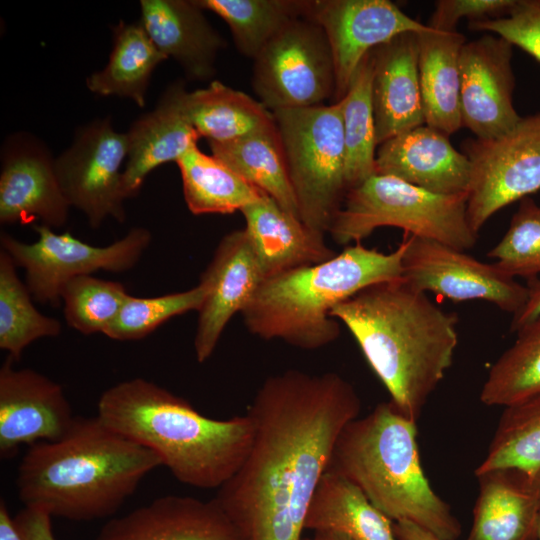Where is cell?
Wrapping results in <instances>:
<instances>
[{
  "mask_svg": "<svg viewBox=\"0 0 540 540\" xmlns=\"http://www.w3.org/2000/svg\"><path fill=\"white\" fill-rule=\"evenodd\" d=\"M360 410L355 388L335 372L290 369L261 384L247 409L251 449L214 497L245 540H301L335 443Z\"/></svg>",
  "mask_w": 540,
  "mask_h": 540,
  "instance_id": "6da1fadb",
  "label": "cell"
},
{
  "mask_svg": "<svg viewBox=\"0 0 540 540\" xmlns=\"http://www.w3.org/2000/svg\"><path fill=\"white\" fill-rule=\"evenodd\" d=\"M330 315L355 338L390 401L417 422L453 363L457 314L400 279L364 288Z\"/></svg>",
  "mask_w": 540,
  "mask_h": 540,
  "instance_id": "7a4b0ae2",
  "label": "cell"
},
{
  "mask_svg": "<svg viewBox=\"0 0 540 540\" xmlns=\"http://www.w3.org/2000/svg\"><path fill=\"white\" fill-rule=\"evenodd\" d=\"M161 459L107 426L97 415L76 417L52 442L28 447L17 471L24 507L51 517L92 521L115 514Z\"/></svg>",
  "mask_w": 540,
  "mask_h": 540,
  "instance_id": "3957f363",
  "label": "cell"
},
{
  "mask_svg": "<svg viewBox=\"0 0 540 540\" xmlns=\"http://www.w3.org/2000/svg\"><path fill=\"white\" fill-rule=\"evenodd\" d=\"M97 416L110 428L155 452L181 483L219 489L244 462L254 425L246 412L209 418L158 384L133 378L105 390Z\"/></svg>",
  "mask_w": 540,
  "mask_h": 540,
  "instance_id": "277c9868",
  "label": "cell"
},
{
  "mask_svg": "<svg viewBox=\"0 0 540 540\" xmlns=\"http://www.w3.org/2000/svg\"><path fill=\"white\" fill-rule=\"evenodd\" d=\"M327 470L352 482L394 522H411L441 540L461 535L460 522L425 475L416 421L390 400L344 427Z\"/></svg>",
  "mask_w": 540,
  "mask_h": 540,
  "instance_id": "5b68a950",
  "label": "cell"
},
{
  "mask_svg": "<svg viewBox=\"0 0 540 540\" xmlns=\"http://www.w3.org/2000/svg\"><path fill=\"white\" fill-rule=\"evenodd\" d=\"M404 250V240L390 253L355 243L322 263L266 277L241 312L244 324L265 340L323 348L340 335L332 309L373 284L402 279Z\"/></svg>",
  "mask_w": 540,
  "mask_h": 540,
  "instance_id": "8992f818",
  "label": "cell"
},
{
  "mask_svg": "<svg viewBox=\"0 0 540 540\" xmlns=\"http://www.w3.org/2000/svg\"><path fill=\"white\" fill-rule=\"evenodd\" d=\"M467 196L435 194L374 173L347 191L328 233L346 247L361 243L379 227L391 226L465 251L478 237L467 220Z\"/></svg>",
  "mask_w": 540,
  "mask_h": 540,
  "instance_id": "52a82bcc",
  "label": "cell"
},
{
  "mask_svg": "<svg viewBox=\"0 0 540 540\" xmlns=\"http://www.w3.org/2000/svg\"><path fill=\"white\" fill-rule=\"evenodd\" d=\"M272 113L300 220L325 235L347 193L340 104L279 109Z\"/></svg>",
  "mask_w": 540,
  "mask_h": 540,
  "instance_id": "ba28073f",
  "label": "cell"
},
{
  "mask_svg": "<svg viewBox=\"0 0 540 540\" xmlns=\"http://www.w3.org/2000/svg\"><path fill=\"white\" fill-rule=\"evenodd\" d=\"M37 241L25 243L2 233L1 249L25 271V284L34 300L57 305L64 285L72 278L104 270H131L148 249L152 235L144 227L131 228L106 246L83 242L70 232L56 233L42 224L33 225Z\"/></svg>",
  "mask_w": 540,
  "mask_h": 540,
  "instance_id": "9c48e42d",
  "label": "cell"
},
{
  "mask_svg": "<svg viewBox=\"0 0 540 540\" xmlns=\"http://www.w3.org/2000/svg\"><path fill=\"white\" fill-rule=\"evenodd\" d=\"M253 60L252 88L271 112L334 98L331 48L322 27L309 17L290 22Z\"/></svg>",
  "mask_w": 540,
  "mask_h": 540,
  "instance_id": "30bf717a",
  "label": "cell"
},
{
  "mask_svg": "<svg viewBox=\"0 0 540 540\" xmlns=\"http://www.w3.org/2000/svg\"><path fill=\"white\" fill-rule=\"evenodd\" d=\"M461 146L470 163L467 220L478 235L499 210L540 190V111L501 136Z\"/></svg>",
  "mask_w": 540,
  "mask_h": 540,
  "instance_id": "8fae6325",
  "label": "cell"
},
{
  "mask_svg": "<svg viewBox=\"0 0 540 540\" xmlns=\"http://www.w3.org/2000/svg\"><path fill=\"white\" fill-rule=\"evenodd\" d=\"M402 279L411 287L454 302L484 301L515 314L528 288L495 263L481 262L444 243L405 234Z\"/></svg>",
  "mask_w": 540,
  "mask_h": 540,
  "instance_id": "7c38bea8",
  "label": "cell"
},
{
  "mask_svg": "<svg viewBox=\"0 0 540 540\" xmlns=\"http://www.w3.org/2000/svg\"><path fill=\"white\" fill-rule=\"evenodd\" d=\"M127 154V133L115 131L109 119H104L78 132L70 148L54 161L65 198L87 217L92 228L107 217L119 222L126 219L121 167Z\"/></svg>",
  "mask_w": 540,
  "mask_h": 540,
  "instance_id": "4fadbf2b",
  "label": "cell"
},
{
  "mask_svg": "<svg viewBox=\"0 0 540 540\" xmlns=\"http://www.w3.org/2000/svg\"><path fill=\"white\" fill-rule=\"evenodd\" d=\"M307 17L322 27L331 48L336 76L333 103L345 95L371 50L400 34L429 29L389 0H313Z\"/></svg>",
  "mask_w": 540,
  "mask_h": 540,
  "instance_id": "5bb4252c",
  "label": "cell"
},
{
  "mask_svg": "<svg viewBox=\"0 0 540 540\" xmlns=\"http://www.w3.org/2000/svg\"><path fill=\"white\" fill-rule=\"evenodd\" d=\"M513 45L491 33L466 42L460 52L461 125L476 138L510 131L521 119L513 103Z\"/></svg>",
  "mask_w": 540,
  "mask_h": 540,
  "instance_id": "9a60e30c",
  "label": "cell"
},
{
  "mask_svg": "<svg viewBox=\"0 0 540 540\" xmlns=\"http://www.w3.org/2000/svg\"><path fill=\"white\" fill-rule=\"evenodd\" d=\"M10 358L0 369V454L13 457L20 446L63 437L75 416L60 384Z\"/></svg>",
  "mask_w": 540,
  "mask_h": 540,
  "instance_id": "2e32d148",
  "label": "cell"
},
{
  "mask_svg": "<svg viewBox=\"0 0 540 540\" xmlns=\"http://www.w3.org/2000/svg\"><path fill=\"white\" fill-rule=\"evenodd\" d=\"M263 280L244 228L223 236L199 282L204 299L193 342L199 363L211 357L229 321L243 311Z\"/></svg>",
  "mask_w": 540,
  "mask_h": 540,
  "instance_id": "e0dca14e",
  "label": "cell"
},
{
  "mask_svg": "<svg viewBox=\"0 0 540 540\" xmlns=\"http://www.w3.org/2000/svg\"><path fill=\"white\" fill-rule=\"evenodd\" d=\"M94 540H245L215 498L166 495L109 520Z\"/></svg>",
  "mask_w": 540,
  "mask_h": 540,
  "instance_id": "ac0fdd59",
  "label": "cell"
},
{
  "mask_svg": "<svg viewBox=\"0 0 540 540\" xmlns=\"http://www.w3.org/2000/svg\"><path fill=\"white\" fill-rule=\"evenodd\" d=\"M374 173L435 194L458 195L468 193L470 163L448 135L424 124L380 144Z\"/></svg>",
  "mask_w": 540,
  "mask_h": 540,
  "instance_id": "d6986e66",
  "label": "cell"
},
{
  "mask_svg": "<svg viewBox=\"0 0 540 540\" xmlns=\"http://www.w3.org/2000/svg\"><path fill=\"white\" fill-rule=\"evenodd\" d=\"M372 107L377 145L425 124L416 33H403L372 50Z\"/></svg>",
  "mask_w": 540,
  "mask_h": 540,
  "instance_id": "ffe728a7",
  "label": "cell"
},
{
  "mask_svg": "<svg viewBox=\"0 0 540 540\" xmlns=\"http://www.w3.org/2000/svg\"><path fill=\"white\" fill-rule=\"evenodd\" d=\"M186 92L182 82L171 84L156 107L139 117L126 132L128 154L123 170L126 198L139 193L145 178L155 168L177 162L197 144L200 136L184 111Z\"/></svg>",
  "mask_w": 540,
  "mask_h": 540,
  "instance_id": "44dd1931",
  "label": "cell"
},
{
  "mask_svg": "<svg viewBox=\"0 0 540 540\" xmlns=\"http://www.w3.org/2000/svg\"><path fill=\"white\" fill-rule=\"evenodd\" d=\"M140 7L139 23L161 53L177 61L190 79L213 76L225 41L196 0H141Z\"/></svg>",
  "mask_w": 540,
  "mask_h": 540,
  "instance_id": "7402d4cb",
  "label": "cell"
},
{
  "mask_svg": "<svg viewBox=\"0 0 540 540\" xmlns=\"http://www.w3.org/2000/svg\"><path fill=\"white\" fill-rule=\"evenodd\" d=\"M241 213L264 278L316 265L336 255L326 244L325 235L308 228L265 193Z\"/></svg>",
  "mask_w": 540,
  "mask_h": 540,
  "instance_id": "603a6c76",
  "label": "cell"
},
{
  "mask_svg": "<svg viewBox=\"0 0 540 540\" xmlns=\"http://www.w3.org/2000/svg\"><path fill=\"white\" fill-rule=\"evenodd\" d=\"M71 206L60 187L54 161L36 151L7 157L0 175V222L30 224L41 221L62 227Z\"/></svg>",
  "mask_w": 540,
  "mask_h": 540,
  "instance_id": "cb8c5ba5",
  "label": "cell"
},
{
  "mask_svg": "<svg viewBox=\"0 0 540 540\" xmlns=\"http://www.w3.org/2000/svg\"><path fill=\"white\" fill-rule=\"evenodd\" d=\"M476 477L479 493L466 540H535L538 498L534 481L507 469Z\"/></svg>",
  "mask_w": 540,
  "mask_h": 540,
  "instance_id": "d4e9b609",
  "label": "cell"
},
{
  "mask_svg": "<svg viewBox=\"0 0 540 540\" xmlns=\"http://www.w3.org/2000/svg\"><path fill=\"white\" fill-rule=\"evenodd\" d=\"M416 38L425 124L450 136L462 128L459 57L466 38L430 26Z\"/></svg>",
  "mask_w": 540,
  "mask_h": 540,
  "instance_id": "484cf974",
  "label": "cell"
},
{
  "mask_svg": "<svg viewBox=\"0 0 540 540\" xmlns=\"http://www.w3.org/2000/svg\"><path fill=\"white\" fill-rule=\"evenodd\" d=\"M392 522L357 486L327 470L309 506L305 529L335 531L352 540H398Z\"/></svg>",
  "mask_w": 540,
  "mask_h": 540,
  "instance_id": "4316f807",
  "label": "cell"
},
{
  "mask_svg": "<svg viewBox=\"0 0 540 540\" xmlns=\"http://www.w3.org/2000/svg\"><path fill=\"white\" fill-rule=\"evenodd\" d=\"M185 114L209 142H227L276 128L273 113L246 93L212 81L206 88L186 92Z\"/></svg>",
  "mask_w": 540,
  "mask_h": 540,
  "instance_id": "83f0119b",
  "label": "cell"
},
{
  "mask_svg": "<svg viewBox=\"0 0 540 540\" xmlns=\"http://www.w3.org/2000/svg\"><path fill=\"white\" fill-rule=\"evenodd\" d=\"M209 144L214 157L300 219L277 128Z\"/></svg>",
  "mask_w": 540,
  "mask_h": 540,
  "instance_id": "f1b7e54d",
  "label": "cell"
},
{
  "mask_svg": "<svg viewBox=\"0 0 540 540\" xmlns=\"http://www.w3.org/2000/svg\"><path fill=\"white\" fill-rule=\"evenodd\" d=\"M113 31L108 63L88 77L87 87L102 96L130 98L143 107L152 72L168 58L157 49L140 23L120 21Z\"/></svg>",
  "mask_w": 540,
  "mask_h": 540,
  "instance_id": "f546056e",
  "label": "cell"
},
{
  "mask_svg": "<svg viewBox=\"0 0 540 540\" xmlns=\"http://www.w3.org/2000/svg\"><path fill=\"white\" fill-rule=\"evenodd\" d=\"M186 205L194 215L231 214L258 201L264 192L249 184L197 144L178 160Z\"/></svg>",
  "mask_w": 540,
  "mask_h": 540,
  "instance_id": "4dcf8cb0",
  "label": "cell"
},
{
  "mask_svg": "<svg viewBox=\"0 0 540 540\" xmlns=\"http://www.w3.org/2000/svg\"><path fill=\"white\" fill-rule=\"evenodd\" d=\"M197 4L229 26L238 51L254 59L290 22L307 17L310 1L198 0Z\"/></svg>",
  "mask_w": 540,
  "mask_h": 540,
  "instance_id": "1f68e13d",
  "label": "cell"
},
{
  "mask_svg": "<svg viewBox=\"0 0 540 540\" xmlns=\"http://www.w3.org/2000/svg\"><path fill=\"white\" fill-rule=\"evenodd\" d=\"M372 50L354 72L341 107L347 191L374 174L376 136L372 107ZM337 103V102H336Z\"/></svg>",
  "mask_w": 540,
  "mask_h": 540,
  "instance_id": "d6a6232c",
  "label": "cell"
},
{
  "mask_svg": "<svg viewBox=\"0 0 540 540\" xmlns=\"http://www.w3.org/2000/svg\"><path fill=\"white\" fill-rule=\"evenodd\" d=\"M502 469L520 472L531 481L540 471V394L504 407L475 475Z\"/></svg>",
  "mask_w": 540,
  "mask_h": 540,
  "instance_id": "836d02e7",
  "label": "cell"
},
{
  "mask_svg": "<svg viewBox=\"0 0 540 540\" xmlns=\"http://www.w3.org/2000/svg\"><path fill=\"white\" fill-rule=\"evenodd\" d=\"M515 335L482 386L480 401L487 406L506 407L540 394V317Z\"/></svg>",
  "mask_w": 540,
  "mask_h": 540,
  "instance_id": "e575fe53",
  "label": "cell"
},
{
  "mask_svg": "<svg viewBox=\"0 0 540 540\" xmlns=\"http://www.w3.org/2000/svg\"><path fill=\"white\" fill-rule=\"evenodd\" d=\"M11 257L0 251V348L18 361L25 348L45 337L61 333V323L40 313L32 295L20 278Z\"/></svg>",
  "mask_w": 540,
  "mask_h": 540,
  "instance_id": "d590c367",
  "label": "cell"
},
{
  "mask_svg": "<svg viewBox=\"0 0 540 540\" xmlns=\"http://www.w3.org/2000/svg\"><path fill=\"white\" fill-rule=\"evenodd\" d=\"M129 295L125 286L117 281L92 275L74 277L61 292L65 321L81 334H104Z\"/></svg>",
  "mask_w": 540,
  "mask_h": 540,
  "instance_id": "8d00e7d4",
  "label": "cell"
},
{
  "mask_svg": "<svg viewBox=\"0 0 540 540\" xmlns=\"http://www.w3.org/2000/svg\"><path fill=\"white\" fill-rule=\"evenodd\" d=\"M203 299L204 289L200 284L157 297L129 295L104 335L117 341L142 339L175 316L199 311Z\"/></svg>",
  "mask_w": 540,
  "mask_h": 540,
  "instance_id": "74e56055",
  "label": "cell"
},
{
  "mask_svg": "<svg viewBox=\"0 0 540 540\" xmlns=\"http://www.w3.org/2000/svg\"><path fill=\"white\" fill-rule=\"evenodd\" d=\"M511 277L540 275V205L530 196L519 201L501 240L487 253Z\"/></svg>",
  "mask_w": 540,
  "mask_h": 540,
  "instance_id": "f35d334b",
  "label": "cell"
},
{
  "mask_svg": "<svg viewBox=\"0 0 540 540\" xmlns=\"http://www.w3.org/2000/svg\"><path fill=\"white\" fill-rule=\"evenodd\" d=\"M468 28L495 34L540 62V0H515L505 16L469 22Z\"/></svg>",
  "mask_w": 540,
  "mask_h": 540,
  "instance_id": "ab89813d",
  "label": "cell"
},
{
  "mask_svg": "<svg viewBox=\"0 0 540 540\" xmlns=\"http://www.w3.org/2000/svg\"><path fill=\"white\" fill-rule=\"evenodd\" d=\"M515 0H439L428 26L436 30L457 31L463 18L469 22L505 16Z\"/></svg>",
  "mask_w": 540,
  "mask_h": 540,
  "instance_id": "60d3db41",
  "label": "cell"
},
{
  "mask_svg": "<svg viewBox=\"0 0 540 540\" xmlns=\"http://www.w3.org/2000/svg\"><path fill=\"white\" fill-rule=\"evenodd\" d=\"M23 540H57L52 529V517L39 509L24 507L14 516Z\"/></svg>",
  "mask_w": 540,
  "mask_h": 540,
  "instance_id": "b9f144b4",
  "label": "cell"
},
{
  "mask_svg": "<svg viewBox=\"0 0 540 540\" xmlns=\"http://www.w3.org/2000/svg\"><path fill=\"white\" fill-rule=\"evenodd\" d=\"M526 286L527 300L524 306L513 314L510 323V331L514 334L540 317V278L527 281Z\"/></svg>",
  "mask_w": 540,
  "mask_h": 540,
  "instance_id": "7bdbcfd3",
  "label": "cell"
},
{
  "mask_svg": "<svg viewBox=\"0 0 540 540\" xmlns=\"http://www.w3.org/2000/svg\"><path fill=\"white\" fill-rule=\"evenodd\" d=\"M393 527L398 540H441L436 535L411 522H395Z\"/></svg>",
  "mask_w": 540,
  "mask_h": 540,
  "instance_id": "ee69618b",
  "label": "cell"
},
{
  "mask_svg": "<svg viewBox=\"0 0 540 540\" xmlns=\"http://www.w3.org/2000/svg\"><path fill=\"white\" fill-rule=\"evenodd\" d=\"M0 540H23L3 499L0 501Z\"/></svg>",
  "mask_w": 540,
  "mask_h": 540,
  "instance_id": "f6af8a7d",
  "label": "cell"
},
{
  "mask_svg": "<svg viewBox=\"0 0 540 540\" xmlns=\"http://www.w3.org/2000/svg\"><path fill=\"white\" fill-rule=\"evenodd\" d=\"M301 540H352L346 535L335 531H314L310 537H302Z\"/></svg>",
  "mask_w": 540,
  "mask_h": 540,
  "instance_id": "bcb514c9",
  "label": "cell"
},
{
  "mask_svg": "<svg viewBox=\"0 0 540 540\" xmlns=\"http://www.w3.org/2000/svg\"><path fill=\"white\" fill-rule=\"evenodd\" d=\"M534 485L536 488L537 498H538V515H537V526L535 540H540V471L533 479Z\"/></svg>",
  "mask_w": 540,
  "mask_h": 540,
  "instance_id": "7dc6e473",
  "label": "cell"
}]
</instances>
